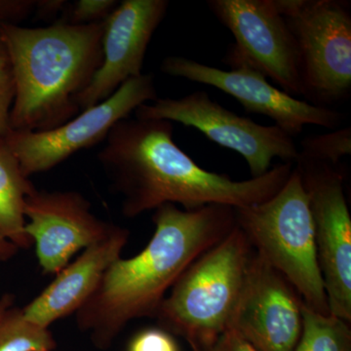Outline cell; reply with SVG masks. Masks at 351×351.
<instances>
[{
	"label": "cell",
	"mask_w": 351,
	"mask_h": 351,
	"mask_svg": "<svg viewBox=\"0 0 351 351\" xmlns=\"http://www.w3.org/2000/svg\"><path fill=\"white\" fill-rule=\"evenodd\" d=\"M173 129L166 120L128 117L108 133L97 157L113 191L121 195L126 218L167 203L186 211L212 204H258L282 189L294 167L290 162L278 164L262 177L234 181L200 167L176 144Z\"/></svg>",
	"instance_id": "1"
},
{
	"label": "cell",
	"mask_w": 351,
	"mask_h": 351,
	"mask_svg": "<svg viewBox=\"0 0 351 351\" xmlns=\"http://www.w3.org/2000/svg\"><path fill=\"white\" fill-rule=\"evenodd\" d=\"M154 235L134 257L115 260L84 306L76 324L97 348L108 350L132 320L156 317L182 272L237 226L235 208L212 204L198 209L161 205L154 210Z\"/></svg>",
	"instance_id": "2"
},
{
	"label": "cell",
	"mask_w": 351,
	"mask_h": 351,
	"mask_svg": "<svg viewBox=\"0 0 351 351\" xmlns=\"http://www.w3.org/2000/svg\"><path fill=\"white\" fill-rule=\"evenodd\" d=\"M103 25L0 27L15 86L10 130H51L80 112L78 96L103 61Z\"/></svg>",
	"instance_id": "3"
},
{
	"label": "cell",
	"mask_w": 351,
	"mask_h": 351,
	"mask_svg": "<svg viewBox=\"0 0 351 351\" xmlns=\"http://www.w3.org/2000/svg\"><path fill=\"white\" fill-rule=\"evenodd\" d=\"M253 253L235 226L178 278L154 317L158 327L181 337L193 351L213 346L228 330Z\"/></svg>",
	"instance_id": "4"
},
{
	"label": "cell",
	"mask_w": 351,
	"mask_h": 351,
	"mask_svg": "<svg viewBox=\"0 0 351 351\" xmlns=\"http://www.w3.org/2000/svg\"><path fill=\"white\" fill-rule=\"evenodd\" d=\"M237 226L254 251L278 271L311 311L331 315L318 265L308 196L297 168L269 199L235 208Z\"/></svg>",
	"instance_id": "5"
},
{
	"label": "cell",
	"mask_w": 351,
	"mask_h": 351,
	"mask_svg": "<svg viewBox=\"0 0 351 351\" xmlns=\"http://www.w3.org/2000/svg\"><path fill=\"white\" fill-rule=\"evenodd\" d=\"M274 1L294 36L302 97L326 108L348 100L351 93L350 2Z\"/></svg>",
	"instance_id": "6"
},
{
	"label": "cell",
	"mask_w": 351,
	"mask_h": 351,
	"mask_svg": "<svg viewBox=\"0 0 351 351\" xmlns=\"http://www.w3.org/2000/svg\"><path fill=\"white\" fill-rule=\"evenodd\" d=\"M134 113L138 119L166 120L193 127L215 144L242 156L251 178L267 174L274 158L295 163L299 156L294 138L286 132L240 117L212 100L205 91L178 99L157 98L140 106Z\"/></svg>",
	"instance_id": "7"
},
{
	"label": "cell",
	"mask_w": 351,
	"mask_h": 351,
	"mask_svg": "<svg viewBox=\"0 0 351 351\" xmlns=\"http://www.w3.org/2000/svg\"><path fill=\"white\" fill-rule=\"evenodd\" d=\"M157 99L152 73L130 78L107 100L47 131L9 130L4 140L27 177L46 172L82 151L105 142L115 124Z\"/></svg>",
	"instance_id": "8"
},
{
	"label": "cell",
	"mask_w": 351,
	"mask_h": 351,
	"mask_svg": "<svg viewBox=\"0 0 351 351\" xmlns=\"http://www.w3.org/2000/svg\"><path fill=\"white\" fill-rule=\"evenodd\" d=\"M308 196L318 265L331 315L351 324V217L339 165L298 158Z\"/></svg>",
	"instance_id": "9"
},
{
	"label": "cell",
	"mask_w": 351,
	"mask_h": 351,
	"mask_svg": "<svg viewBox=\"0 0 351 351\" xmlns=\"http://www.w3.org/2000/svg\"><path fill=\"white\" fill-rule=\"evenodd\" d=\"M207 6L235 39L223 63L249 66L291 96L302 97L294 36L274 0H209Z\"/></svg>",
	"instance_id": "10"
},
{
	"label": "cell",
	"mask_w": 351,
	"mask_h": 351,
	"mask_svg": "<svg viewBox=\"0 0 351 351\" xmlns=\"http://www.w3.org/2000/svg\"><path fill=\"white\" fill-rule=\"evenodd\" d=\"M165 75L217 88L233 97L247 112L265 115L291 137L304 127L316 125L335 129L343 115L331 108L313 105L274 87L262 73L246 66L225 71L198 63L186 57L165 58L160 64Z\"/></svg>",
	"instance_id": "11"
},
{
	"label": "cell",
	"mask_w": 351,
	"mask_h": 351,
	"mask_svg": "<svg viewBox=\"0 0 351 351\" xmlns=\"http://www.w3.org/2000/svg\"><path fill=\"white\" fill-rule=\"evenodd\" d=\"M304 306L297 290L254 251L228 330L256 351H295Z\"/></svg>",
	"instance_id": "12"
},
{
	"label": "cell",
	"mask_w": 351,
	"mask_h": 351,
	"mask_svg": "<svg viewBox=\"0 0 351 351\" xmlns=\"http://www.w3.org/2000/svg\"><path fill=\"white\" fill-rule=\"evenodd\" d=\"M25 233L36 247L44 274H57L71 258L108 237L117 226L103 221L76 191L34 189L25 205Z\"/></svg>",
	"instance_id": "13"
},
{
	"label": "cell",
	"mask_w": 351,
	"mask_h": 351,
	"mask_svg": "<svg viewBox=\"0 0 351 351\" xmlns=\"http://www.w3.org/2000/svg\"><path fill=\"white\" fill-rule=\"evenodd\" d=\"M167 0H124L104 22L103 61L78 96L80 112L107 100L123 83L143 75L145 53L167 14Z\"/></svg>",
	"instance_id": "14"
},
{
	"label": "cell",
	"mask_w": 351,
	"mask_h": 351,
	"mask_svg": "<svg viewBox=\"0 0 351 351\" xmlns=\"http://www.w3.org/2000/svg\"><path fill=\"white\" fill-rule=\"evenodd\" d=\"M129 230L117 226L108 237L87 247L64 267L43 292L22 308L27 319L49 328L53 323L76 313L95 292L129 239Z\"/></svg>",
	"instance_id": "15"
},
{
	"label": "cell",
	"mask_w": 351,
	"mask_h": 351,
	"mask_svg": "<svg viewBox=\"0 0 351 351\" xmlns=\"http://www.w3.org/2000/svg\"><path fill=\"white\" fill-rule=\"evenodd\" d=\"M34 189L4 138H0V262L32 246L25 230V205Z\"/></svg>",
	"instance_id": "16"
},
{
	"label": "cell",
	"mask_w": 351,
	"mask_h": 351,
	"mask_svg": "<svg viewBox=\"0 0 351 351\" xmlns=\"http://www.w3.org/2000/svg\"><path fill=\"white\" fill-rule=\"evenodd\" d=\"M304 326L295 351H351L350 323L334 315H322L304 304Z\"/></svg>",
	"instance_id": "17"
},
{
	"label": "cell",
	"mask_w": 351,
	"mask_h": 351,
	"mask_svg": "<svg viewBox=\"0 0 351 351\" xmlns=\"http://www.w3.org/2000/svg\"><path fill=\"white\" fill-rule=\"evenodd\" d=\"M56 346L49 328L27 319L22 308L11 306L0 319V351H53Z\"/></svg>",
	"instance_id": "18"
},
{
	"label": "cell",
	"mask_w": 351,
	"mask_h": 351,
	"mask_svg": "<svg viewBox=\"0 0 351 351\" xmlns=\"http://www.w3.org/2000/svg\"><path fill=\"white\" fill-rule=\"evenodd\" d=\"M350 154L351 129L346 127L331 133L304 138L298 158L339 165L341 159Z\"/></svg>",
	"instance_id": "19"
},
{
	"label": "cell",
	"mask_w": 351,
	"mask_h": 351,
	"mask_svg": "<svg viewBox=\"0 0 351 351\" xmlns=\"http://www.w3.org/2000/svg\"><path fill=\"white\" fill-rule=\"evenodd\" d=\"M119 3L117 0H77L68 4L59 22L75 25L99 24L107 20Z\"/></svg>",
	"instance_id": "20"
},
{
	"label": "cell",
	"mask_w": 351,
	"mask_h": 351,
	"mask_svg": "<svg viewBox=\"0 0 351 351\" xmlns=\"http://www.w3.org/2000/svg\"><path fill=\"white\" fill-rule=\"evenodd\" d=\"M127 351H180V348L172 334L157 327L138 332L131 339Z\"/></svg>",
	"instance_id": "21"
},
{
	"label": "cell",
	"mask_w": 351,
	"mask_h": 351,
	"mask_svg": "<svg viewBox=\"0 0 351 351\" xmlns=\"http://www.w3.org/2000/svg\"><path fill=\"white\" fill-rule=\"evenodd\" d=\"M15 86L9 63L0 64V138L10 130V113L12 108Z\"/></svg>",
	"instance_id": "22"
},
{
	"label": "cell",
	"mask_w": 351,
	"mask_h": 351,
	"mask_svg": "<svg viewBox=\"0 0 351 351\" xmlns=\"http://www.w3.org/2000/svg\"><path fill=\"white\" fill-rule=\"evenodd\" d=\"M36 0H0V27L18 25L32 15Z\"/></svg>",
	"instance_id": "23"
},
{
	"label": "cell",
	"mask_w": 351,
	"mask_h": 351,
	"mask_svg": "<svg viewBox=\"0 0 351 351\" xmlns=\"http://www.w3.org/2000/svg\"><path fill=\"white\" fill-rule=\"evenodd\" d=\"M204 351H256L237 332L228 330L213 346Z\"/></svg>",
	"instance_id": "24"
},
{
	"label": "cell",
	"mask_w": 351,
	"mask_h": 351,
	"mask_svg": "<svg viewBox=\"0 0 351 351\" xmlns=\"http://www.w3.org/2000/svg\"><path fill=\"white\" fill-rule=\"evenodd\" d=\"M69 2L66 0H36L34 14L38 18H51L66 10Z\"/></svg>",
	"instance_id": "25"
},
{
	"label": "cell",
	"mask_w": 351,
	"mask_h": 351,
	"mask_svg": "<svg viewBox=\"0 0 351 351\" xmlns=\"http://www.w3.org/2000/svg\"><path fill=\"white\" fill-rule=\"evenodd\" d=\"M14 304V297L11 294H5L0 298V319L7 309L10 308Z\"/></svg>",
	"instance_id": "26"
},
{
	"label": "cell",
	"mask_w": 351,
	"mask_h": 351,
	"mask_svg": "<svg viewBox=\"0 0 351 351\" xmlns=\"http://www.w3.org/2000/svg\"><path fill=\"white\" fill-rule=\"evenodd\" d=\"M7 63H8V57H7L5 47H4L3 43L0 39V64Z\"/></svg>",
	"instance_id": "27"
}]
</instances>
